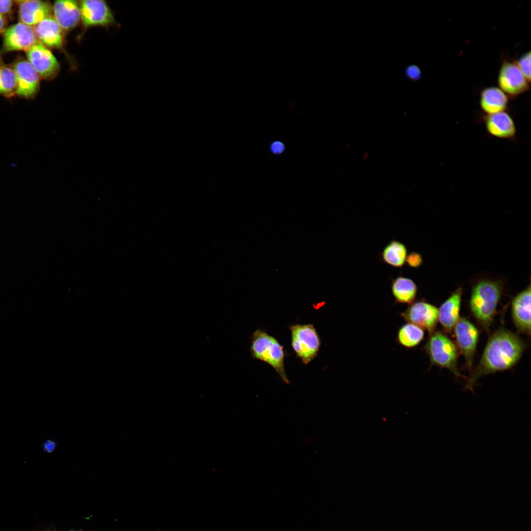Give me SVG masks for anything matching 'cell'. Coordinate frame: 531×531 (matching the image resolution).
Wrapping results in <instances>:
<instances>
[{
  "mask_svg": "<svg viewBox=\"0 0 531 531\" xmlns=\"http://www.w3.org/2000/svg\"><path fill=\"white\" fill-rule=\"evenodd\" d=\"M525 348L518 335L504 327L499 328L489 338L479 364L467 379L465 389L474 393V387L480 378L512 368L519 361Z\"/></svg>",
  "mask_w": 531,
  "mask_h": 531,
  "instance_id": "6da1fadb",
  "label": "cell"
},
{
  "mask_svg": "<svg viewBox=\"0 0 531 531\" xmlns=\"http://www.w3.org/2000/svg\"><path fill=\"white\" fill-rule=\"evenodd\" d=\"M500 281L482 280L472 287L470 299L471 312L478 324L488 332L502 295Z\"/></svg>",
  "mask_w": 531,
  "mask_h": 531,
  "instance_id": "7a4b0ae2",
  "label": "cell"
},
{
  "mask_svg": "<svg viewBox=\"0 0 531 531\" xmlns=\"http://www.w3.org/2000/svg\"><path fill=\"white\" fill-rule=\"evenodd\" d=\"M250 351L253 358L260 360L270 365L284 383L287 384H290L285 372V353L283 347L275 338L265 330L260 329L256 330L252 336Z\"/></svg>",
  "mask_w": 531,
  "mask_h": 531,
  "instance_id": "3957f363",
  "label": "cell"
},
{
  "mask_svg": "<svg viewBox=\"0 0 531 531\" xmlns=\"http://www.w3.org/2000/svg\"><path fill=\"white\" fill-rule=\"evenodd\" d=\"M425 349L432 365L445 368L458 378L467 380L457 368L458 350L446 335L441 331H434L429 335Z\"/></svg>",
  "mask_w": 531,
  "mask_h": 531,
  "instance_id": "277c9868",
  "label": "cell"
},
{
  "mask_svg": "<svg viewBox=\"0 0 531 531\" xmlns=\"http://www.w3.org/2000/svg\"><path fill=\"white\" fill-rule=\"evenodd\" d=\"M289 328L294 352L304 364H308L317 356L321 344L314 325L295 324L290 325Z\"/></svg>",
  "mask_w": 531,
  "mask_h": 531,
  "instance_id": "5b68a950",
  "label": "cell"
},
{
  "mask_svg": "<svg viewBox=\"0 0 531 531\" xmlns=\"http://www.w3.org/2000/svg\"><path fill=\"white\" fill-rule=\"evenodd\" d=\"M499 88L509 98H515L527 91L529 82L516 64L515 60H503L498 75Z\"/></svg>",
  "mask_w": 531,
  "mask_h": 531,
  "instance_id": "8992f818",
  "label": "cell"
},
{
  "mask_svg": "<svg viewBox=\"0 0 531 531\" xmlns=\"http://www.w3.org/2000/svg\"><path fill=\"white\" fill-rule=\"evenodd\" d=\"M453 330L458 351L464 356L468 368L471 371L478 340V330L464 317L459 318Z\"/></svg>",
  "mask_w": 531,
  "mask_h": 531,
  "instance_id": "52a82bcc",
  "label": "cell"
},
{
  "mask_svg": "<svg viewBox=\"0 0 531 531\" xmlns=\"http://www.w3.org/2000/svg\"><path fill=\"white\" fill-rule=\"evenodd\" d=\"M28 60L40 78H54L60 71V64L51 51L39 41L27 52Z\"/></svg>",
  "mask_w": 531,
  "mask_h": 531,
  "instance_id": "ba28073f",
  "label": "cell"
},
{
  "mask_svg": "<svg viewBox=\"0 0 531 531\" xmlns=\"http://www.w3.org/2000/svg\"><path fill=\"white\" fill-rule=\"evenodd\" d=\"M400 315L408 323L427 330L429 336L435 331L439 321L438 309L424 301L413 302Z\"/></svg>",
  "mask_w": 531,
  "mask_h": 531,
  "instance_id": "9c48e42d",
  "label": "cell"
},
{
  "mask_svg": "<svg viewBox=\"0 0 531 531\" xmlns=\"http://www.w3.org/2000/svg\"><path fill=\"white\" fill-rule=\"evenodd\" d=\"M79 4L81 20L85 29L93 26H107L114 23L113 13L105 1L81 0Z\"/></svg>",
  "mask_w": 531,
  "mask_h": 531,
  "instance_id": "30bf717a",
  "label": "cell"
},
{
  "mask_svg": "<svg viewBox=\"0 0 531 531\" xmlns=\"http://www.w3.org/2000/svg\"><path fill=\"white\" fill-rule=\"evenodd\" d=\"M37 39L32 27L19 22L4 31L2 51L27 52L38 41Z\"/></svg>",
  "mask_w": 531,
  "mask_h": 531,
  "instance_id": "8fae6325",
  "label": "cell"
},
{
  "mask_svg": "<svg viewBox=\"0 0 531 531\" xmlns=\"http://www.w3.org/2000/svg\"><path fill=\"white\" fill-rule=\"evenodd\" d=\"M13 69L17 81L15 94L27 99L34 98L40 87V77L37 72L29 61L25 59L17 61Z\"/></svg>",
  "mask_w": 531,
  "mask_h": 531,
  "instance_id": "7c38bea8",
  "label": "cell"
},
{
  "mask_svg": "<svg viewBox=\"0 0 531 531\" xmlns=\"http://www.w3.org/2000/svg\"><path fill=\"white\" fill-rule=\"evenodd\" d=\"M487 133L499 139L515 141L517 129L515 121L507 111L491 115H483L480 118Z\"/></svg>",
  "mask_w": 531,
  "mask_h": 531,
  "instance_id": "4fadbf2b",
  "label": "cell"
},
{
  "mask_svg": "<svg viewBox=\"0 0 531 531\" xmlns=\"http://www.w3.org/2000/svg\"><path fill=\"white\" fill-rule=\"evenodd\" d=\"M511 315L519 331L531 334V286L518 294L512 299Z\"/></svg>",
  "mask_w": 531,
  "mask_h": 531,
  "instance_id": "5bb4252c",
  "label": "cell"
},
{
  "mask_svg": "<svg viewBox=\"0 0 531 531\" xmlns=\"http://www.w3.org/2000/svg\"><path fill=\"white\" fill-rule=\"evenodd\" d=\"M16 2L19 5L18 15L21 23L31 27L51 16L52 12V6L48 1L28 0Z\"/></svg>",
  "mask_w": 531,
  "mask_h": 531,
  "instance_id": "9a60e30c",
  "label": "cell"
},
{
  "mask_svg": "<svg viewBox=\"0 0 531 531\" xmlns=\"http://www.w3.org/2000/svg\"><path fill=\"white\" fill-rule=\"evenodd\" d=\"M33 29L37 39L45 46L58 49L62 48L64 31L52 15L40 21Z\"/></svg>",
  "mask_w": 531,
  "mask_h": 531,
  "instance_id": "2e32d148",
  "label": "cell"
},
{
  "mask_svg": "<svg viewBox=\"0 0 531 531\" xmlns=\"http://www.w3.org/2000/svg\"><path fill=\"white\" fill-rule=\"evenodd\" d=\"M54 18L63 30L76 27L81 20L79 1L57 0L52 6Z\"/></svg>",
  "mask_w": 531,
  "mask_h": 531,
  "instance_id": "e0dca14e",
  "label": "cell"
},
{
  "mask_svg": "<svg viewBox=\"0 0 531 531\" xmlns=\"http://www.w3.org/2000/svg\"><path fill=\"white\" fill-rule=\"evenodd\" d=\"M462 293V288H458L438 309V321L447 333L452 331L460 318Z\"/></svg>",
  "mask_w": 531,
  "mask_h": 531,
  "instance_id": "ac0fdd59",
  "label": "cell"
},
{
  "mask_svg": "<svg viewBox=\"0 0 531 531\" xmlns=\"http://www.w3.org/2000/svg\"><path fill=\"white\" fill-rule=\"evenodd\" d=\"M509 97L499 87L491 86L483 88L479 97L480 108L484 115H491L507 111Z\"/></svg>",
  "mask_w": 531,
  "mask_h": 531,
  "instance_id": "d6986e66",
  "label": "cell"
},
{
  "mask_svg": "<svg viewBox=\"0 0 531 531\" xmlns=\"http://www.w3.org/2000/svg\"><path fill=\"white\" fill-rule=\"evenodd\" d=\"M391 290L397 302L410 304L415 298L417 287L412 279L400 276L393 281Z\"/></svg>",
  "mask_w": 531,
  "mask_h": 531,
  "instance_id": "ffe728a7",
  "label": "cell"
},
{
  "mask_svg": "<svg viewBox=\"0 0 531 531\" xmlns=\"http://www.w3.org/2000/svg\"><path fill=\"white\" fill-rule=\"evenodd\" d=\"M424 330L410 323L402 325L397 333V341L402 346L412 348L417 346L423 339Z\"/></svg>",
  "mask_w": 531,
  "mask_h": 531,
  "instance_id": "44dd1931",
  "label": "cell"
},
{
  "mask_svg": "<svg viewBox=\"0 0 531 531\" xmlns=\"http://www.w3.org/2000/svg\"><path fill=\"white\" fill-rule=\"evenodd\" d=\"M407 256V250L402 243L392 240L384 248L383 259L386 264L395 267H402L405 264Z\"/></svg>",
  "mask_w": 531,
  "mask_h": 531,
  "instance_id": "7402d4cb",
  "label": "cell"
},
{
  "mask_svg": "<svg viewBox=\"0 0 531 531\" xmlns=\"http://www.w3.org/2000/svg\"><path fill=\"white\" fill-rule=\"evenodd\" d=\"M0 94L11 97L15 94L17 81L13 68L1 66L0 67Z\"/></svg>",
  "mask_w": 531,
  "mask_h": 531,
  "instance_id": "603a6c76",
  "label": "cell"
},
{
  "mask_svg": "<svg viewBox=\"0 0 531 531\" xmlns=\"http://www.w3.org/2000/svg\"><path fill=\"white\" fill-rule=\"evenodd\" d=\"M515 61L523 75L531 82V51L526 52Z\"/></svg>",
  "mask_w": 531,
  "mask_h": 531,
  "instance_id": "cb8c5ba5",
  "label": "cell"
},
{
  "mask_svg": "<svg viewBox=\"0 0 531 531\" xmlns=\"http://www.w3.org/2000/svg\"><path fill=\"white\" fill-rule=\"evenodd\" d=\"M403 73L407 79L413 82L421 80L423 76L420 68L414 64L405 66L403 68Z\"/></svg>",
  "mask_w": 531,
  "mask_h": 531,
  "instance_id": "d4e9b609",
  "label": "cell"
},
{
  "mask_svg": "<svg viewBox=\"0 0 531 531\" xmlns=\"http://www.w3.org/2000/svg\"><path fill=\"white\" fill-rule=\"evenodd\" d=\"M406 262L411 267H418L422 263V256L418 253L412 252L407 256Z\"/></svg>",
  "mask_w": 531,
  "mask_h": 531,
  "instance_id": "484cf974",
  "label": "cell"
},
{
  "mask_svg": "<svg viewBox=\"0 0 531 531\" xmlns=\"http://www.w3.org/2000/svg\"><path fill=\"white\" fill-rule=\"evenodd\" d=\"M269 150L271 153L279 155L284 152L285 150V146L281 141H274L271 143Z\"/></svg>",
  "mask_w": 531,
  "mask_h": 531,
  "instance_id": "4316f807",
  "label": "cell"
},
{
  "mask_svg": "<svg viewBox=\"0 0 531 531\" xmlns=\"http://www.w3.org/2000/svg\"><path fill=\"white\" fill-rule=\"evenodd\" d=\"M58 445V442L56 441L51 439H47L43 442L42 448L45 452L51 454L56 451Z\"/></svg>",
  "mask_w": 531,
  "mask_h": 531,
  "instance_id": "83f0119b",
  "label": "cell"
},
{
  "mask_svg": "<svg viewBox=\"0 0 531 531\" xmlns=\"http://www.w3.org/2000/svg\"><path fill=\"white\" fill-rule=\"evenodd\" d=\"M13 5V1L0 0V14L3 15L8 14L11 10Z\"/></svg>",
  "mask_w": 531,
  "mask_h": 531,
  "instance_id": "f1b7e54d",
  "label": "cell"
},
{
  "mask_svg": "<svg viewBox=\"0 0 531 531\" xmlns=\"http://www.w3.org/2000/svg\"><path fill=\"white\" fill-rule=\"evenodd\" d=\"M6 20L4 17L0 14V33L4 32L5 30Z\"/></svg>",
  "mask_w": 531,
  "mask_h": 531,
  "instance_id": "f546056e",
  "label": "cell"
},
{
  "mask_svg": "<svg viewBox=\"0 0 531 531\" xmlns=\"http://www.w3.org/2000/svg\"><path fill=\"white\" fill-rule=\"evenodd\" d=\"M45 531H54V530L49 529L46 530Z\"/></svg>",
  "mask_w": 531,
  "mask_h": 531,
  "instance_id": "4dcf8cb0",
  "label": "cell"
},
{
  "mask_svg": "<svg viewBox=\"0 0 531 531\" xmlns=\"http://www.w3.org/2000/svg\"><path fill=\"white\" fill-rule=\"evenodd\" d=\"M1 63H2L1 59V58L0 57V67L1 66Z\"/></svg>",
  "mask_w": 531,
  "mask_h": 531,
  "instance_id": "1f68e13d",
  "label": "cell"
},
{
  "mask_svg": "<svg viewBox=\"0 0 531 531\" xmlns=\"http://www.w3.org/2000/svg\"></svg>",
  "mask_w": 531,
  "mask_h": 531,
  "instance_id": "d6a6232c",
  "label": "cell"
}]
</instances>
